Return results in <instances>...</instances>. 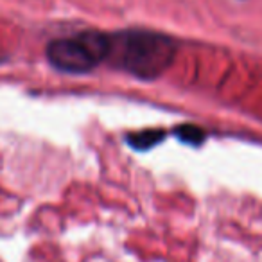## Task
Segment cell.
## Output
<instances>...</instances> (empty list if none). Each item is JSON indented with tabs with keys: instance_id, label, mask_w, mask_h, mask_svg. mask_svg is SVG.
Here are the masks:
<instances>
[{
	"instance_id": "6da1fadb",
	"label": "cell",
	"mask_w": 262,
	"mask_h": 262,
	"mask_svg": "<svg viewBox=\"0 0 262 262\" xmlns=\"http://www.w3.org/2000/svg\"><path fill=\"white\" fill-rule=\"evenodd\" d=\"M112 38L108 61L115 69L142 81L158 79L174 61L176 43L167 34L146 29H126Z\"/></svg>"
},
{
	"instance_id": "7a4b0ae2",
	"label": "cell",
	"mask_w": 262,
	"mask_h": 262,
	"mask_svg": "<svg viewBox=\"0 0 262 262\" xmlns=\"http://www.w3.org/2000/svg\"><path fill=\"white\" fill-rule=\"evenodd\" d=\"M112 38L102 31H79L52 40L47 45V61L65 74H88L108 61Z\"/></svg>"
},
{
	"instance_id": "3957f363",
	"label": "cell",
	"mask_w": 262,
	"mask_h": 262,
	"mask_svg": "<svg viewBox=\"0 0 262 262\" xmlns=\"http://www.w3.org/2000/svg\"><path fill=\"white\" fill-rule=\"evenodd\" d=\"M164 139H165L164 129H147V131H140V133H133V135H129L126 140L133 149L146 151V149L155 147Z\"/></svg>"
},
{
	"instance_id": "277c9868",
	"label": "cell",
	"mask_w": 262,
	"mask_h": 262,
	"mask_svg": "<svg viewBox=\"0 0 262 262\" xmlns=\"http://www.w3.org/2000/svg\"><path fill=\"white\" fill-rule=\"evenodd\" d=\"M174 135L178 137L182 142L190 144V146H200L205 140V131L192 124H182L174 129Z\"/></svg>"
}]
</instances>
